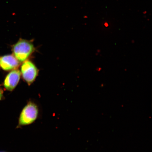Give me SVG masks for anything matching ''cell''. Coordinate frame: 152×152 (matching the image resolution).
<instances>
[{
  "label": "cell",
  "mask_w": 152,
  "mask_h": 152,
  "mask_svg": "<svg viewBox=\"0 0 152 152\" xmlns=\"http://www.w3.org/2000/svg\"><path fill=\"white\" fill-rule=\"evenodd\" d=\"M34 50L33 44L23 39H20L15 44L12 48L14 56L20 62L25 61Z\"/></svg>",
  "instance_id": "6da1fadb"
},
{
  "label": "cell",
  "mask_w": 152,
  "mask_h": 152,
  "mask_svg": "<svg viewBox=\"0 0 152 152\" xmlns=\"http://www.w3.org/2000/svg\"><path fill=\"white\" fill-rule=\"evenodd\" d=\"M39 109L36 104L30 102L25 106L20 114L19 120V126L31 124L37 119Z\"/></svg>",
  "instance_id": "7a4b0ae2"
},
{
  "label": "cell",
  "mask_w": 152,
  "mask_h": 152,
  "mask_svg": "<svg viewBox=\"0 0 152 152\" xmlns=\"http://www.w3.org/2000/svg\"><path fill=\"white\" fill-rule=\"evenodd\" d=\"M23 77L28 85L33 83L38 73L37 68L34 64L29 61H24L21 68Z\"/></svg>",
  "instance_id": "3957f363"
},
{
  "label": "cell",
  "mask_w": 152,
  "mask_h": 152,
  "mask_svg": "<svg viewBox=\"0 0 152 152\" xmlns=\"http://www.w3.org/2000/svg\"><path fill=\"white\" fill-rule=\"evenodd\" d=\"M20 72L18 70L15 69L11 71L6 77L4 86L7 90L12 91L18 85L20 81Z\"/></svg>",
  "instance_id": "277c9868"
},
{
  "label": "cell",
  "mask_w": 152,
  "mask_h": 152,
  "mask_svg": "<svg viewBox=\"0 0 152 152\" xmlns=\"http://www.w3.org/2000/svg\"><path fill=\"white\" fill-rule=\"evenodd\" d=\"M0 64L2 69L6 71L16 69L20 65V62L11 55H6L0 58Z\"/></svg>",
  "instance_id": "5b68a950"
},
{
  "label": "cell",
  "mask_w": 152,
  "mask_h": 152,
  "mask_svg": "<svg viewBox=\"0 0 152 152\" xmlns=\"http://www.w3.org/2000/svg\"><path fill=\"white\" fill-rule=\"evenodd\" d=\"M3 96V92L2 90L0 88V100H1Z\"/></svg>",
  "instance_id": "8992f818"
},
{
  "label": "cell",
  "mask_w": 152,
  "mask_h": 152,
  "mask_svg": "<svg viewBox=\"0 0 152 152\" xmlns=\"http://www.w3.org/2000/svg\"><path fill=\"white\" fill-rule=\"evenodd\" d=\"M0 152H1V151H0Z\"/></svg>",
  "instance_id": "52a82bcc"
},
{
  "label": "cell",
  "mask_w": 152,
  "mask_h": 152,
  "mask_svg": "<svg viewBox=\"0 0 152 152\" xmlns=\"http://www.w3.org/2000/svg\"><path fill=\"white\" fill-rule=\"evenodd\" d=\"M0 66H1V64H0Z\"/></svg>",
  "instance_id": "ba28073f"
}]
</instances>
